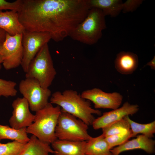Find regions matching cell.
<instances>
[{"mask_svg":"<svg viewBox=\"0 0 155 155\" xmlns=\"http://www.w3.org/2000/svg\"><path fill=\"white\" fill-rule=\"evenodd\" d=\"M88 125L81 120L61 110L55 129L57 139L71 141H86L91 137Z\"/></svg>","mask_w":155,"mask_h":155,"instance_id":"obj_6","label":"cell"},{"mask_svg":"<svg viewBox=\"0 0 155 155\" xmlns=\"http://www.w3.org/2000/svg\"><path fill=\"white\" fill-rule=\"evenodd\" d=\"M13 111L9 122L11 127L16 129L27 128L33 123L35 115L30 111L29 104L23 97L15 99L12 104Z\"/></svg>","mask_w":155,"mask_h":155,"instance_id":"obj_11","label":"cell"},{"mask_svg":"<svg viewBox=\"0 0 155 155\" xmlns=\"http://www.w3.org/2000/svg\"><path fill=\"white\" fill-rule=\"evenodd\" d=\"M132 137L131 129L123 132L105 137L110 149L121 145Z\"/></svg>","mask_w":155,"mask_h":155,"instance_id":"obj_24","label":"cell"},{"mask_svg":"<svg viewBox=\"0 0 155 155\" xmlns=\"http://www.w3.org/2000/svg\"><path fill=\"white\" fill-rule=\"evenodd\" d=\"M143 1L142 0H127L123 3L122 11L123 13L132 12L140 6Z\"/></svg>","mask_w":155,"mask_h":155,"instance_id":"obj_27","label":"cell"},{"mask_svg":"<svg viewBox=\"0 0 155 155\" xmlns=\"http://www.w3.org/2000/svg\"><path fill=\"white\" fill-rule=\"evenodd\" d=\"M104 137L102 134L86 142L85 155H113Z\"/></svg>","mask_w":155,"mask_h":155,"instance_id":"obj_18","label":"cell"},{"mask_svg":"<svg viewBox=\"0 0 155 155\" xmlns=\"http://www.w3.org/2000/svg\"><path fill=\"white\" fill-rule=\"evenodd\" d=\"M102 129V134L106 137L119 133L130 129V125L125 118L114 122Z\"/></svg>","mask_w":155,"mask_h":155,"instance_id":"obj_22","label":"cell"},{"mask_svg":"<svg viewBox=\"0 0 155 155\" xmlns=\"http://www.w3.org/2000/svg\"><path fill=\"white\" fill-rule=\"evenodd\" d=\"M0 139H9L23 143H27L30 140L26 128L17 129L7 125L0 124Z\"/></svg>","mask_w":155,"mask_h":155,"instance_id":"obj_20","label":"cell"},{"mask_svg":"<svg viewBox=\"0 0 155 155\" xmlns=\"http://www.w3.org/2000/svg\"><path fill=\"white\" fill-rule=\"evenodd\" d=\"M3 43H0V70L1 67V64H2L3 62V59L1 53V49Z\"/></svg>","mask_w":155,"mask_h":155,"instance_id":"obj_30","label":"cell"},{"mask_svg":"<svg viewBox=\"0 0 155 155\" xmlns=\"http://www.w3.org/2000/svg\"><path fill=\"white\" fill-rule=\"evenodd\" d=\"M51 39L50 34L46 32H30L25 30L22 34L24 54L21 66L26 73L30 63L41 48Z\"/></svg>","mask_w":155,"mask_h":155,"instance_id":"obj_9","label":"cell"},{"mask_svg":"<svg viewBox=\"0 0 155 155\" xmlns=\"http://www.w3.org/2000/svg\"><path fill=\"white\" fill-rule=\"evenodd\" d=\"M114 64L115 69L119 73L124 75L131 74L138 67V57L133 53L121 51L117 55Z\"/></svg>","mask_w":155,"mask_h":155,"instance_id":"obj_16","label":"cell"},{"mask_svg":"<svg viewBox=\"0 0 155 155\" xmlns=\"http://www.w3.org/2000/svg\"><path fill=\"white\" fill-rule=\"evenodd\" d=\"M90 8L100 9L105 16L115 17L122 11L123 2L121 0H88Z\"/></svg>","mask_w":155,"mask_h":155,"instance_id":"obj_17","label":"cell"},{"mask_svg":"<svg viewBox=\"0 0 155 155\" xmlns=\"http://www.w3.org/2000/svg\"><path fill=\"white\" fill-rule=\"evenodd\" d=\"M155 140L142 134L112 148L110 151L113 155H119L124 152L137 149L142 150L148 154H152L155 152Z\"/></svg>","mask_w":155,"mask_h":155,"instance_id":"obj_13","label":"cell"},{"mask_svg":"<svg viewBox=\"0 0 155 155\" xmlns=\"http://www.w3.org/2000/svg\"><path fill=\"white\" fill-rule=\"evenodd\" d=\"M150 67L151 69L153 70L155 69V56H154L152 60L148 62L146 65Z\"/></svg>","mask_w":155,"mask_h":155,"instance_id":"obj_29","label":"cell"},{"mask_svg":"<svg viewBox=\"0 0 155 155\" xmlns=\"http://www.w3.org/2000/svg\"><path fill=\"white\" fill-rule=\"evenodd\" d=\"M88 0H21L18 12L25 30L46 32L59 42L87 16Z\"/></svg>","mask_w":155,"mask_h":155,"instance_id":"obj_1","label":"cell"},{"mask_svg":"<svg viewBox=\"0 0 155 155\" xmlns=\"http://www.w3.org/2000/svg\"><path fill=\"white\" fill-rule=\"evenodd\" d=\"M0 28L11 36L23 34L25 31L18 12L13 10L0 11Z\"/></svg>","mask_w":155,"mask_h":155,"instance_id":"obj_14","label":"cell"},{"mask_svg":"<svg viewBox=\"0 0 155 155\" xmlns=\"http://www.w3.org/2000/svg\"><path fill=\"white\" fill-rule=\"evenodd\" d=\"M16 83L13 81L0 78V95L5 97H13L17 94Z\"/></svg>","mask_w":155,"mask_h":155,"instance_id":"obj_25","label":"cell"},{"mask_svg":"<svg viewBox=\"0 0 155 155\" xmlns=\"http://www.w3.org/2000/svg\"><path fill=\"white\" fill-rule=\"evenodd\" d=\"M86 141H71L57 139L51 144L55 155H85Z\"/></svg>","mask_w":155,"mask_h":155,"instance_id":"obj_15","label":"cell"},{"mask_svg":"<svg viewBox=\"0 0 155 155\" xmlns=\"http://www.w3.org/2000/svg\"><path fill=\"white\" fill-rule=\"evenodd\" d=\"M22 38V34L11 36L6 33L1 50L5 69H11L21 65L24 54Z\"/></svg>","mask_w":155,"mask_h":155,"instance_id":"obj_8","label":"cell"},{"mask_svg":"<svg viewBox=\"0 0 155 155\" xmlns=\"http://www.w3.org/2000/svg\"><path fill=\"white\" fill-rule=\"evenodd\" d=\"M50 103L59 106L61 110L81 120L88 126L95 119L93 115H101V111L91 107L90 101L71 89L57 91L51 96Z\"/></svg>","mask_w":155,"mask_h":155,"instance_id":"obj_2","label":"cell"},{"mask_svg":"<svg viewBox=\"0 0 155 155\" xmlns=\"http://www.w3.org/2000/svg\"><path fill=\"white\" fill-rule=\"evenodd\" d=\"M55 153L50 145L44 142L32 135L20 155H49Z\"/></svg>","mask_w":155,"mask_h":155,"instance_id":"obj_19","label":"cell"},{"mask_svg":"<svg viewBox=\"0 0 155 155\" xmlns=\"http://www.w3.org/2000/svg\"><path fill=\"white\" fill-rule=\"evenodd\" d=\"M19 90L27 101L30 109L35 112L48 104L51 95L49 88H43L37 80L33 78H26L22 80L19 84Z\"/></svg>","mask_w":155,"mask_h":155,"instance_id":"obj_7","label":"cell"},{"mask_svg":"<svg viewBox=\"0 0 155 155\" xmlns=\"http://www.w3.org/2000/svg\"><path fill=\"white\" fill-rule=\"evenodd\" d=\"M48 43L41 48L29 65L26 78L35 79L41 86L48 88L57 74Z\"/></svg>","mask_w":155,"mask_h":155,"instance_id":"obj_5","label":"cell"},{"mask_svg":"<svg viewBox=\"0 0 155 155\" xmlns=\"http://www.w3.org/2000/svg\"><path fill=\"white\" fill-rule=\"evenodd\" d=\"M1 140L0 139V143H1L0 142H1Z\"/></svg>","mask_w":155,"mask_h":155,"instance_id":"obj_31","label":"cell"},{"mask_svg":"<svg viewBox=\"0 0 155 155\" xmlns=\"http://www.w3.org/2000/svg\"><path fill=\"white\" fill-rule=\"evenodd\" d=\"M27 143L16 141L6 144L0 143V155H20Z\"/></svg>","mask_w":155,"mask_h":155,"instance_id":"obj_23","label":"cell"},{"mask_svg":"<svg viewBox=\"0 0 155 155\" xmlns=\"http://www.w3.org/2000/svg\"><path fill=\"white\" fill-rule=\"evenodd\" d=\"M139 110L138 105L131 104L127 102L121 107L104 113L101 116L94 119L92 125L94 129H102L123 119L127 116L134 115Z\"/></svg>","mask_w":155,"mask_h":155,"instance_id":"obj_12","label":"cell"},{"mask_svg":"<svg viewBox=\"0 0 155 155\" xmlns=\"http://www.w3.org/2000/svg\"><path fill=\"white\" fill-rule=\"evenodd\" d=\"M105 17L100 9L90 8L85 18L69 36L84 44L92 45L96 44L101 38L102 31L106 28Z\"/></svg>","mask_w":155,"mask_h":155,"instance_id":"obj_4","label":"cell"},{"mask_svg":"<svg viewBox=\"0 0 155 155\" xmlns=\"http://www.w3.org/2000/svg\"><path fill=\"white\" fill-rule=\"evenodd\" d=\"M61 112L59 106H54L49 102L36 112L33 123L26 128L27 133L32 134L44 142L51 144L57 139L55 129Z\"/></svg>","mask_w":155,"mask_h":155,"instance_id":"obj_3","label":"cell"},{"mask_svg":"<svg viewBox=\"0 0 155 155\" xmlns=\"http://www.w3.org/2000/svg\"><path fill=\"white\" fill-rule=\"evenodd\" d=\"M1 96V95H0V96Z\"/></svg>","mask_w":155,"mask_h":155,"instance_id":"obj_32","label":"cell"},{"mask_svg":"<svg viewBox=\"0 0 155 155\" xmlns=\"http://www.w3.org/2000/svg\"><path fill=\"white\" fill-rule=\"evenodd\" d=\"M6 32L0 28V43H3L5 40Z\"/></svg>","mask_w":155,"mask_h":155,"instance_id":"obj_28","label":"cell"},{"mask_svg":"<svg viewBox=\"0 0 155 155\" xmlns=\"http://www.w3.org/2000/svg\"><path fill=\"white\" fill-rule=\"evenodd\" d=\"M81 95L84 99L92 102L96 109H117L121 104L123 99L119 93H107L97 88L85 90Z\"/></svg>","mask_w":155,"mask_h":155,"instance_id":"obj_10","label":"cell"},{"mask_svg":"<svg viewBox=\"0 0 155 155\" xmlns=\"http://www.w3.org/2000/svg\"><path fill=\"white\" fill-rule=\"evenodd\" d=\"M21 0L9 2L5 0H0V11L3 10H13L18 11L20 7Z\"/></svg>","mask_w":155,"mask_h":155,"instance_id":"obj_26","label":"cell"},{"mask_svg":"<svg viewBox=\"0 0 155 155\" xmlns=\"http://www.w3.org/2000/svg\"><path fill=\"white\" fill-rule=\"evenodd\" d=\"M128 122L132 134V137H134L139 134H142L146 137L152 138L155 133V121L147 124L139 123L131 120L129 116L125 117Z\"/></svg>","mask_w":155,"mask_h":155,"instance_id":"obj_21","label":"cell"}]
</instances>
